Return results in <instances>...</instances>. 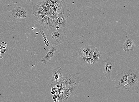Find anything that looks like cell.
Returning a JSON list of instances; mask_svg holds the SVG:
<instances>
[{
	"label": "cell",
	"instance_id": "6da1fadb",
	"mask_svg": "<svg viewBox=\"0 0 139 102\" xmlns=\"http://www.w3.org/2000/svg\"><path fill=\"white\" fill-rule=\"evenodd\" d=\"M47 38L49 43L55 45H59L67 40L66 34L63 30L53 28L48 32Z\"/></svg>",
	"mask_w": 139,
	"mask_h": 102
},
{
	"label": "cell",
	"instance_id": "7a4b0ae2",
	"mask_svg": "<svg viewBox=\"0 0 139 102\" xmlns=\"http://www.w3.org/2000/svg\"><path fill=\"white\" fill-rule=\"evenodd\" d=\"M132 71L133 74L128 76L127 79V84L122 88V89L128 90L129 92L136 91L138 88L137 85V83L139 81L138 71V70L135 69Z\"/></svg>",
	"mask_w": 139,
	"mask_h": 102
},
{
	"label": "cell",
	"instance_id": "3957f363",
	"mask_svg": "<svg viewBox=\"0 0 139 102\" xmlns=\"http://www.w3.org/2000/svg\"><path fill=\"white\" fill-rule=\"evenodd\" d=\"M133 73L132 71L130 69L123 71L117 75L114 78V84L116 88L122 89L123 86L127 84V79L128 76Z\"/></svg>",
	"mask_w": 139,
	"mask_h": 102
},
{
	"label": "cell",
	"instance_id": "277c9868",
	"mask_svg": "<svg viewBox=\"0 0 139 102\" xmlns=\"http://www.w3.org/2000/svg\"><path fill=\"white\" fill-rule=\"evenodd\" d=\"M52 77L50 81L48 86L53 87L56 85H59L62 79L63 71L61 67H58L56 69L53 70Z\"/></svg>",
	"mask_w": 139,
	"mask_h": 102
},
{
	"label": "cell",
	"instance_id": "5b68a950",
	"mask_svg": "<svg viewBox=\"0 0 139 102\" xmlns=\"http://www.w3.org/2000/svg\"><path fill=\"white\" fill-rule=\"evenodd\" d=\"M62 79L69 86H78L80 81V74H63Z\"/></svg>",
	"mask_w": 139,
	"mask_h": 102
},
{
	"label": "cell",
	"instance_id": "8992f818",
	"mask_svg": "<svg viewBox=\"0 0 139 102\" xmlns=\"http://www.w3.org/2000/svg\"><path fill=\"white\" fill-rule=\"evenodd\" d=\"M37 16L40 26L42 28L48 29H51L54 28V22L49 17L40 14L37 15Z\"/></svg>",
	"mask_w": 139,
	"mask_h": 102
},
{
	"label": "cell",
	"instance_id": "52a82bcc",
	"mask_svg": "<svg viewBox=\"0 0 139 102\" xmlns=\"http://www.w3.org/2000/svg\"><path fill=\"white\" fill-rule=\"evenodd\" d=\"M115 62L111 58L107 59L105 61V65L103 72V75L107 80H110L111 75L114 69Z\"/></svg>",
	"mask_w": 139,
	"mask_h": 102
},
{
	"label": "cell",
	"instance_id": "ba28073f",
	"mask_svg": "<svg viewBox=\"0 0 139 102\" xmlns=\"http://www.w3.org/2000/svg\"><path fill=\"white\" fill-rule=\"evenodd\" d=\"M96 48L93 45H85L78 50V55L82 59L85 57L92 58Z\"/></svg>",
	"mask_w": 139,
	"mask_h": 102
},
{
	"label": "cell",
	"instance_id": "9c48e42d",
	"mask_svg": "<svg viewBox=\"0 0 139 102\" xmlns=\"http://www.w3.org/2000/svg\"><path fill=\"white\" fill-rule=\"evenodd\" d=\"M27 12L24 8L20 6H16L11 12L12 16L17 19H24L26 18Z\"/></svg>",
	"mask_w": 139,
	"mask_h": 102
},
{
	"label": "cell",
	"instance_id": "30bf717a",
	"mask_svg": "<svg viewBox=\"0 0 139 102\" xmlns=\"http://www.w3.org/2000/svg\"><path fill=\"white\" fill-rule=\"evenodd\" d=\"M50 0H42L36 6L33 7V13L35 16L40 14L43 10L48 6Z\"/></svg>",
	"mask_w": 139,
	"mask_h": 102
},
{
	"label": "cell",
	"instance_id": "8fae6325",
	"mask_svg": "<svg viewBox=\"0 0 139 102\" xmlns=\"http://www.w3.org/2000/svg\"><path fill=\"white\" fill-rule=\"evenodd\" d=\"M57 53V52L55 46L54 45L51 46L49 51L43 58L39 60V62L44 64L47 63L48 61L55 56Z\"/></svg>",
	"mask_w": 139,
	"mask_h": 102
},
{
	"label": "cell",
	"instance_id": "7c38bea8",
	"mask_svg": "<svg viewBox=\"0 0 139 102\" xmlns=\"http://www.w3.org/2000/svg\"><path fill=\"white\" fill-rule=\"evenodd\" d=\"M78 86H70L64 90L63 94V96L68 99L76 94Z\"/></svg>",
	"mask_w": 139,
	"mask_h": 102
},
{
	"label": "cell",
	"instance_id": "4fadbf2b",
	"mask_svg": "<svg viewBox=\"0 0 139 102\" xmlns=\"http://www.w3.org/2000/svg\"><path fill=\"white\" fill-rule=\"evenodd\" d=\"M67 20L64 17L61 16L58 17L54 23V27L56 29H59L65 28L66 26Z\"/></svg>",
	"mask_w": 139,
	"mask_h": 102
},
{
	"label": "cell",
	"instance_id": "5bb4252c",
	"mask_svg": "<svg viewBox=\"0 0 139 102\" xmlns=\"http://www.w3.org/2000/svg\"><path fill=\"white\" fill-rule=\"evenodd\" d=\"M133 40L130 39H128L123 44V50L126 52L133 50L135 46Z\"/></svg>",
	"mask_w": 139,
	"mask_h": 102
},
{
	"label": "cell",
	"instance_id": "9a60e30c",
	"mask_svg": "<svg viewBox=\"0 0 139 102\" xmlns=\"http://www.w3.org/2000/svg\"><path fill=\"white\" fill-rule=\"evenodd\" d=\"M39 33L41 34L44 39V42L45 43L46 48L47 49L49 50L51 48V46L49 42L48 41L47 37L45 36V34H44L43 31V28L42 26H40L38 28Z\"/></svg>",
	"mask_w": 139,
	"mask_h": 102
},
{
	"label": "cell",
	"instance_id": "2e32d148",
	"mask_svg": "<svg viewBox=\"0 0 139 102\" xmlns=\"http://www.w3.org/2000/svg\"><path fill=\"white\" fill-rule=\"evenodd\" d=\"M101 53L100 51L97 50L96 47L94 51L93 55L92 58L94 60V64H95L98 62L100 60Z\"/></svg>",
	"mask_w": 139,
	"mask_h": 102
},
{
	"label": "cell",
	"instance_id": "e0dca14e",
	"mask_svg": "<svg viewBox=\"0 0 139 102\" xmlns=\"http://www.w3.org/2000/svg\"><path fill=\"white\" fill-rule=\"evenodd\" d=\"M54 89L57 96L59 95L60 94H62L64 91L63 88L58 85H56L55 86Z\"/></svg>",
	"mask_w": 139,
	"mask_h": 102
},
{
	"label": "cell",
	"instance_id": "ac0fdd59",
	"mask_svg": "<svg viewBox=\"0 0 139 102\" xmlns=\"http://www.w3.org/2000/svg\"><path fill=\"white\" fill-rule=\"evenodd\" d=\"M86 63L89 64H94V60L92 58L85 57L83 58Z\"/></svg>",
	"mask_w": 139,
	"mask_h": 102
},
{
	"label": "cell",
	"instance_id": "d6986e66",
	"mask_svg": "<svg viewBox=\"0 0 139 102\" xmlns=\"http://www.w3.org/2000/svg\"><path fill=\"white\" fill-rule=\"evenodd\" d=\"M68 99H67L65 97L63 96V93L60 94L57 96V101L58 102H66L67 101Z\"/></svg>",
	"mask_w": 139,
	"mask_h": 102
},
{
	"label": "cell",
	"instance_id": "ffe728a7",
	"mask_svg": "<svg viewBox=\"0 0 139 102\" xmlns=\"http://www.w3.org/2000/svg\"><path fill=\"white\" fill-rule=\"evenodd\" d=\"M59 85L61 86V87L63 88L64 90L70 86L67 84L65 81L63 79H62V80L60 83Z\"/></svg>",
	"mask_w": 139,
	"mask_h": 102
},
{
	"label": "cell",
	"instance_id": "44dd1931",
	"mask_svg": "<svg viewBox=\"0 0 139 102\" xmlns=\"http://www.w3.org/2000/svg\"><path fill=\"white\" fill-rule=\"evenodd\" d=\"M6 46V44L4 42H1V43L0 44V48H5Z\"/></svg>",
	"mask_w": 139,
	"mask_h": 102
},
{
	"label": "cell",
	"instance_id": "7402d4cb",
	"mask_svg": "<svg viewBox=\"0 0 139 102\" xmlns=\"http://www.w3.org/2000/svg\"><path fill=\"white\" fill-rule=\"evenodd\" d=\"M57 96L56 95L54 94L53 96V99L55 102H56L57 100Z\"/></svg>",
	"mask_w": 139,
	"mask_h": 102
},
{
	"label": "cell",
	"instance_id": "603a6c76",
	"mask_svg": "<svg viewBox=\"0 0 139 102\" xmlns=\"http://www.w3.org/2000/svg\"><path fill=\"white\" fill-rule=\"evenodd\" d=\"M51 89H52V91L51 92V94L53 95L56 92L55 91V90L54 88L52 87Z\"/></svg>",
	"mask_w": 139,
	"mask_h": 102
},
{
	"label": "cell",
	"instance_id": "cb8c5ba5",
	"mask_svg": "<svg viewBox=\"0 0 139 102\" xmlns=\"http://www.w3.org/2000/svg\"><path fill=\"white\" fill-rule=\"evenodd\" d=\"M32 30H34L35 29V28H32Z\"/></svg>",
	"mask_w": 139,
	"mask_h": 102
},
{
	"label": "cell",
	"instance_id": "d4e9b609",
	"mask_svg": "<svg viewBox=\"0 0 139 102\" xmlns=\"http://www.w3.org/2000/svg\"><path fill=\"white\" fill-rule=\"evenodd\" d=\"M36 34H37V35L38 34V33H37Z\"/></svg>",
	"mask_w": 139,
	"mask_h": 102
}]
</instances>
